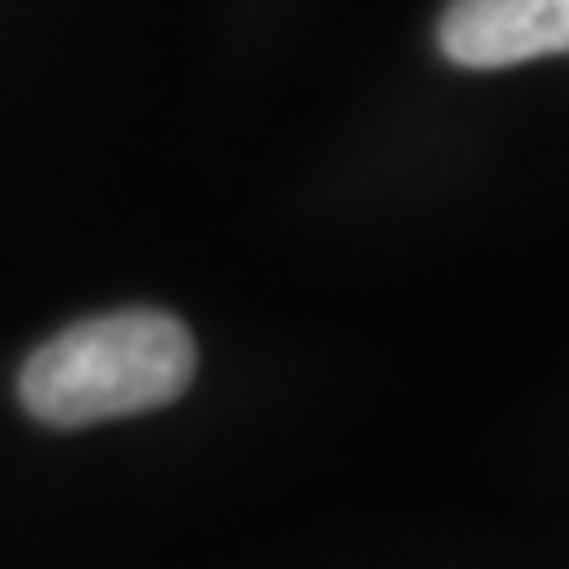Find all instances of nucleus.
I'll list each match as a JSON object with an SVG mask.
<instances>
[{
	"mask_svg": "<svg viewBox=\"0 0 569 569\" xmlns=\"http://www.w3.org/2000/svg\"><path fill=\"white\" fill-rule=\"evenodd\" d=\"M194 337L162 309L100 313L48 337L24 361L20 399L43 427H91L181 399L194 380Z\"/></svg>",
	"mask_w": 569,
	"mask_h": 569,
	"instance_id": "nucleus-1",
	"label": "nucleus"
},
{
	"mask_svg": "<svg viewBox=\"0 0 569 569\" xmlns=\"http://www.w3.org/2000/svg\"><path fill=\"white\" fill-rule=\"evenodd\" d=\"M437 33L456 67H518L569 52V0H451Z\"/></svg>",
	"mask_w": 569,
	"mask_h": 569,
	"instance_id": "nucleus-2",
	"label": "nucleus"
}]
</instances>
